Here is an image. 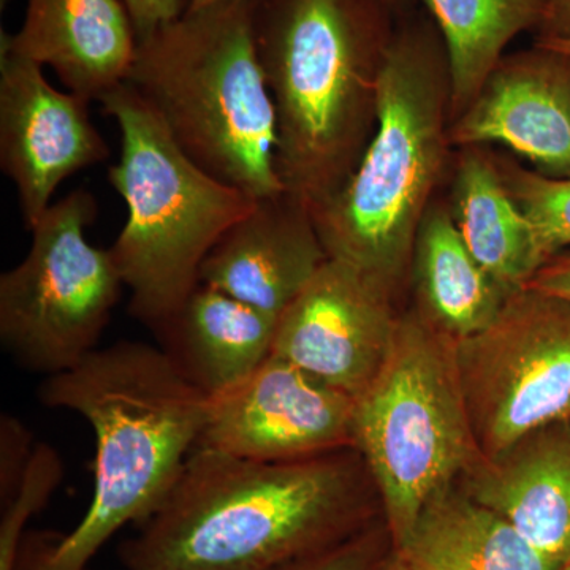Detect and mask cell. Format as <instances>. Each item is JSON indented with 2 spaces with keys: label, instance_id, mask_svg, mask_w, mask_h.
<instances>
[{
  "label": "cell",
  "instance_id": "34",
  "mask_svg": "<svg viewBox=\"0 0 570 570\" xmlns=\"http://www.w3.org/2000/svg\"><path fill=\"white\" fill-rule=\"evenodd\" d=\"M562 570H570V562H568V564H566L564 568H562Z\"/></svg>",
  "mask_w": 570,
  "mask_h": 570
},
{
  "label": "cell",
  "instance_id": "14",
  "mask_svg": "<svg viewBox=\"0 0 570 570\" xmlns=\"http://www.w3.org/2000/svg\"><path fill=\"white\" fill-rule=\"evenodd\" d=\"M328 258L309 205L284 190L255 200L220 236L198 284L281 317Z\"/></svg>",
  "mask_w": 570,
  "mask_h": 570
},
{
  "label": "cell",
  "instance_id": "7",
  "mask_svg": "<svg viewBox=\"0 0 570 570\" xmlns=\"http://www.w3.org/2000/svg\"><path fill=\"white\" fill-rule=\"evenodd\" d=\"M355 448L400 546L420 512L483 459L461 387L459 343L409 306L370 387L356 397Z\"/></svg>",
  "mask_w": 570,
  "mask_h": 570
},
{
  "label": "cell",
  "instance_id": "16",
  "mask_svg": "<svg viewBox=\"0 0 570 570\" xmlns=\"http://www.w3.org/2000/svg\"><path fill=\"white\" fill-rule=\"evenodd\" d=\"M459 483L540 553L562 568L570 562V420L538 428L483 456Z\"/></svg>",
  "mask_w": 570,
  "mask_h": 570
},
{
  "label": "cell",
  "instance_id": "33",
  "mask_svg": "<svg viewBox=\"0 0 570 570\" xmlns=\"http://www.w3.org/2000/svg\"><path fill=\"white\" fill-rule=\"evenodd\" d=\"M7 3H9V0H0V10H6Z\"/></svg>",
  "mask_w": 570,
  "mask_h": 570
},
{
  "label": "cell",
  "instance_id": "5",
  "mask_svg": "<svg viewBox=\"0 0 570 570\" xmlns=\"http://www.w3.org/2000/svg\"><path fill=\"white\" fill-rule=\"evenodd\" d=\"M127 85L206 174L254 200L284 193L277 119L254 36V0H225L140 37Z\"/></svg>",
  "mask_w": 570,
  "mask_h": 570
},
{
  "label": "cell",
  "instance_id": "6",
  "mask_svg": "<svg viewBox=\"0 0 570 570\" xmlns=\"http://www.w3.org/2000/svg\"><path fill=\"white\" fill-rule=\"evenodd\" d=\"M100 104L121 132L108 181L129 212L110 249L130 314L154 332L197 287L206 255L255 200L189 159L132 86L124 82Z\"/></svg>",
  "mask_w": 570,
  "mask_h": 570
},
{
  "label": "cell",
  "instance_id": "15",
  "mask_svg": "<svg viewBox=\"0 0 570 570\" xmlns=\"http://www.w3.org/2000/svg\"><path fill=\"white\" fill-rule=\"evenodd\" d=\"M137 43L122 0H28L20 31L0 36V50L50 67L89 102L127 81Z\"/></svg>",
  "mask_w": 570,
  "mask_h": 570
},
{
  "label": "cell",
  "instance_id": "25",
  "mask_svg": "<svg viewBox=\"0 0 570 570\" xmlns=\"http://www.w3.org/2000/svg\"><path fill=\"white\" fill-rule=\"evenodd\" d=\"M0 494L6 501L20 487L37 444H32L28 428L11 415L0 420Z\"/></svg>",
  "mask_w": 570,
  "mask_h": 570
},
{
  "label": "cell",
  "instance_id": "9",
  "mask_svg": "<svg viewBox=\"0 0 570 570\" xmlns=\"http://www.w3.org/2000/svg\"><path fill=\"white\" fill-rule=\"evenodd\" d=\"M461 387L483 456L570 420V302L527 287L459 343Z\"/></svg>",
  "mask_w": 570,
  "mask_h": 570
},
{
  "label": "cell",
  "instance_id": "13",
  "mask_svg": "<svg viewBox=\"0 0 570 570\" xmlns=\"http://www.w3.org/2000/svg\"><path fill=\"white\" fill-rule=\"evenodd\" d=\"M455 148L499 142L549 178H570V56L532 45L504 55L449 127Z\"/></svg>",
  "mask_w": 570,
  "mask_h": 570
},
{
  "label": "cell",
  "instance_id": "24",
  "mask_svg": "<svg viewBox=\"0 0 570 570\" xmlns=\"http://www.w3.org/2000/svg\"><path fill=\"white\" fill-rule=\"evenodd\" d=\"M395 549L384 517L343 542L277 570H374Z\"/></svg>",
  "mask_w": 570,
  "mask_h": 570
},
{
  "label": "cell",
  "instance_id": "10",
  "mask_svg": "<svg viewBox=\"0 0 570 570\" xmlns=\"http://www.w3.org/2000/svg\"><path fill=\"white\" fill-rule=\"evenodd\" d=\"M355 407L354 396L272 354L209 400L197 448L266 463L356 449Z\"/></svg>",
  "mask_w": 570,
  "mask_h": 570
},
{
  "label": "cell",
  "instance_id": "21",
  "mask_svg": "<svg viewBox=\"0 0 570 570\" xmlns=\"http://www.w3.org/2000/svg\"><path fill=\"white\" fill-rule=\"evenodd\" d=\"M448 48L452 119L475 99L505 48L539 29L543 0H423Z\"/></svg>",
  "mask_w": 570,
  "mask_h": 570
},
{
  "label": "cell",
  "instance_id": "26",
  "mask_svg": "<svg viewBox=\"0 0 570 570\" xmlns=\"http://www.w3.org/2000/svg\"><path fill=\"white\" fill-rule=\"evenodd\" d=\"M132 18L138 39L181 17L184 0H122Z\"/></svg>",
  "mask_w": 570,
  "mask_h": 570
},
{
  "label": "cell",
  "instance_id": "27",
  "mask_svg": "<svg viewBox=\"0 0 570 570\" xmlns=\"http://www.w3.org/2000/svg\"><path fill=\"white\" fill-rule=\"evenodd\" d=\"M528 287L570 302V253L553 255Z\"/></svg>",
  "mask_w": 570,
  "mask_h": 570
},
{
  "label": "cell",
  "instance_id": "4",
  "mask_svg": "<svg viewBox=\"0 0 570 570\" xmlns=\"http://www.w3.org/2000/svg\"><path fill=\"white\" fill-rule=\"evenodd\" d=\"M450 105L442 33L426 10L409 11L390 43L370 145L343 189L311 209L328 257L355 266L396 303L452 149Z\"/></svg>",
  "mask_w": 570,
  "mask_h": 570
},
{
  "label": "cell",
  "instance_id": "23",
  "mask_svg": "<svg viewBox=\"0 0 570 570\" xmlns=\"http://www.w3.org/2000/svg\"><path fill=\"white\" fill-rule=\"evenodd\" d=\"M62 474L63 466L58 452L51 445L41 442L37 444L20 487L2 501L0 570H17L26 523L45 508L48 499L61 485Z\"/></svg>",
  "mask_w": 570,
  "mask_h": 570
},
{
  "label": "cell",
  "instance_id": "32",
  "mask_svg": "<svg viewBox=\"0 0 570 570\" xmlns=\"http://www.w3.org/2000/svg\"><path fill=\"white\" fill-rule=\"evenodd\" d=\"M184 2H186V9L184 10H198L214 6V3L225 2V0H184Z\"/></svg>",
  "mask_w": 570,
  "mask_h": 570
},
{
  "label": "cell",
  "instance_id": "3",
  "mask_svg": "<svg viewBox=\"0 0 570 570\" xmlns=\"http://www.w3.org/2000/svg\"><path fill=\"white\" fill-rule=\"evenodd\" d=\"M396 21L385 0H254L277 176L311 209L343 189L376 130Z\"/></svg>",
  "mask_w": 570,
  "mask_h": 570
},
{
  "label": "cell",
  "instance_id": "31",
  "mask_svg": "<svg viewBox=\"0 0 570 570\" xmlns=\"http://www.w3.org/2000/svg\"><path fill=\"white\" fill-rule=\"evenodd\" d=\"M535 43L570 56V40H535Z\"/></svg>",
  "mask_w": 570,
  "mask_h": 570
},
{
  "label": "cell",
  "instance_id": "1",
  "mask_svg": "<svg viewBox=\"0 0 570 570\" xmlns=\"http://www.w3.org/2000/svg\"><path fill=\"white\" fill-rule=\"evenodd\" d=\"M381 517L356 449L266 463L195 448L119 560L127 570H277Z\"/></svg>",
  "mask_w": 570,
  "mask_h": 570
},
{
  "label": "cell",
  "instance_id": "20",
  "mask_svg": "<svg viewBox=\"0 0 570 570\" xmlns=\"http://www.w3.org/2000/svg\"><path fill=\"white\" fill-rule=\"evenodd\" d=\"M395 550L414 570H562L459 482L428 502Z\"/></svg>",
  "mask_w": 570,
  "mask_h": 570
},
{
  "label": "cell",
  "instance_id": "28",
  "mask_svg": "<svg viewBox=\"0 0 570 570\" xmlns=\"http://www.w3.org/2000/svg\"><path fill=\"white\" fill-rule=\"evenodd\" d=\"M535 40H570V0H543Z\"/></svg>",
  "mask_w": 570,
  "mask_h": 570
},
{
  "label": "cell",
  "instance_id": "2",
  "mask_svg": "<svg viewBox=\"0 0 570 570\" xmlns=\"http://www.w3.org/2000/svg\"><path fill=\"white\" fill-rule=\"evenodd\" d=\"M41 404L67 409L97 441L92 501L67 534L22 538L17 570H88L121 528L163 504L200 441L209 400L160 347L118 341L45 377Z\"/></svg>",
  "mask_w": 570,
  "mask_h": 570
},
{
  "label": "cell",
  "instance_id": "18",
  "mask_svg": "<svg viewBox=\"0 0 570 570\" xmlns=\"http://www.w3.org/2000/svg\"><path fill=\"white\" fill-rule=\"evenodd\" d=\"M409 287L412 307L456 343L485 330L510 296L469 250L450 204L439 198L420 224Z\"/></svg>",
  "mask_w": 570,
  "mask_h": 570
},
{
  "label": "cell",
  "instance_id": "17",
  "mask_svg": "<svg viewBox=\"0 0 570 570\" xmlns=\"http://www.w3.org/2000/svg\"><path fill=\"white\" fill-rule=\"evenodd\" d=\"M277 321L198 284L153 333L184 379L213 400L246 381L272 355Z\"/></svg>",
  "mask_w": 570,
  "mask_h": 570
},
{
  "label": "cell",
  "instance_id": "8",
  "mask_svg": "<svg viewBox=\"0 0 570 570\" xmlns=\"http://www.w3.org/2000/svg\"><path fill=\"white\" fill-rule=\"evenodd\" d=\"M97 200L78 189L33 224L24 258L0 276V341L18 365L50 377L96 351L124 287L111 249L86 230Z\"/></svg>",
  "mask_w": 570,
  "mask_h": 570
},
{
  "label": "cell",
  "instance_id": "12",
  "mask_svg": "<svg viewBox=\"0 0 570 570\" xmlns=\"http://www.w3.org/2000/svg\"><path fill=\"white\" fill-rule=\"evenodd\" d=\"M108 156L89 100L56 89L40 63L0 50V167L17 187L29 230L69 176Z\"/></svg>",
  "mask_w": 570,
  "mask_h": 570
},
{
  "label": "cell",
  "instance_id": "11",
  "mask_svg": "<svg viewBox=\"0 0 570 570\" xmlns=\"http://www.w3.org/2000/svg\"><path fill=\"white\" fill-rule=\"evenodd\" d=\"M400 313L360 269L328 258L281 314L272 354L356 400L387 360Z\"/></svg>",
  "mask_w": 570,
  "mask_h": 570
},
{
  "label": "cell",
  "instance_id": "29",
  "mask_svg": "<svg viewBox=\"0 0 570 570\" xmlns=\"http://www.w3.org/2000/svg\"><path fill=\"white\" fill-rule=\"evenodd\" d=\"M374 570H414L411 566L407 564L403 558L397 554V551L393 549L390 551L387 557L384 558L381 562H379L377 568Z\"/></svg>",
  "mask_w": 570,
  "mask_h": 570
},
{
  "label": "cell",
  "instance_id": "19",
  "mask_svg": "<svg viewBox=\"0 0 570 570\" xmlns=\"http://www.w3.org/2000/svg\"><path fill=\"white\" fill-rule=\"evenodd\" d=\"M450 209L469 250L509 295L527 288L550 261L483 146L460 148Z\"/></svg>",
  "mask_w": 570,
  "mask_h": 570
},
{
  "label": "cell",
  "instance_id": "30",
  "mask_svg": "<svg viewBox=\"0 0 570 570\" xmlns=\"http://www.w3.org/2000/svg\"><path fill=\"white\" fill-rule=\"evenodd\" d=\"M385 2H387V6L397 18L403 17V14L409 13V11L419 9L417 0H385Z\"/></svg>",
  "mask_w": 570,
  "mask_h": 570
},
{
  "label": "cell",
  "instance_id": "22",
  "mask_svg": "<svg viewBox=\"0 0 570 570\" xmlns=\"http://www.w3.org/2000/svg\"><path fill=\"white\" fill-rule=\"evenodd\" d=\"M502 181L534 227L543 249L553 255L570 247V178H549L493 154Z\"/></svg>",
  "mask_w": 570,
  "mask_h": 570
}]
</instances>
